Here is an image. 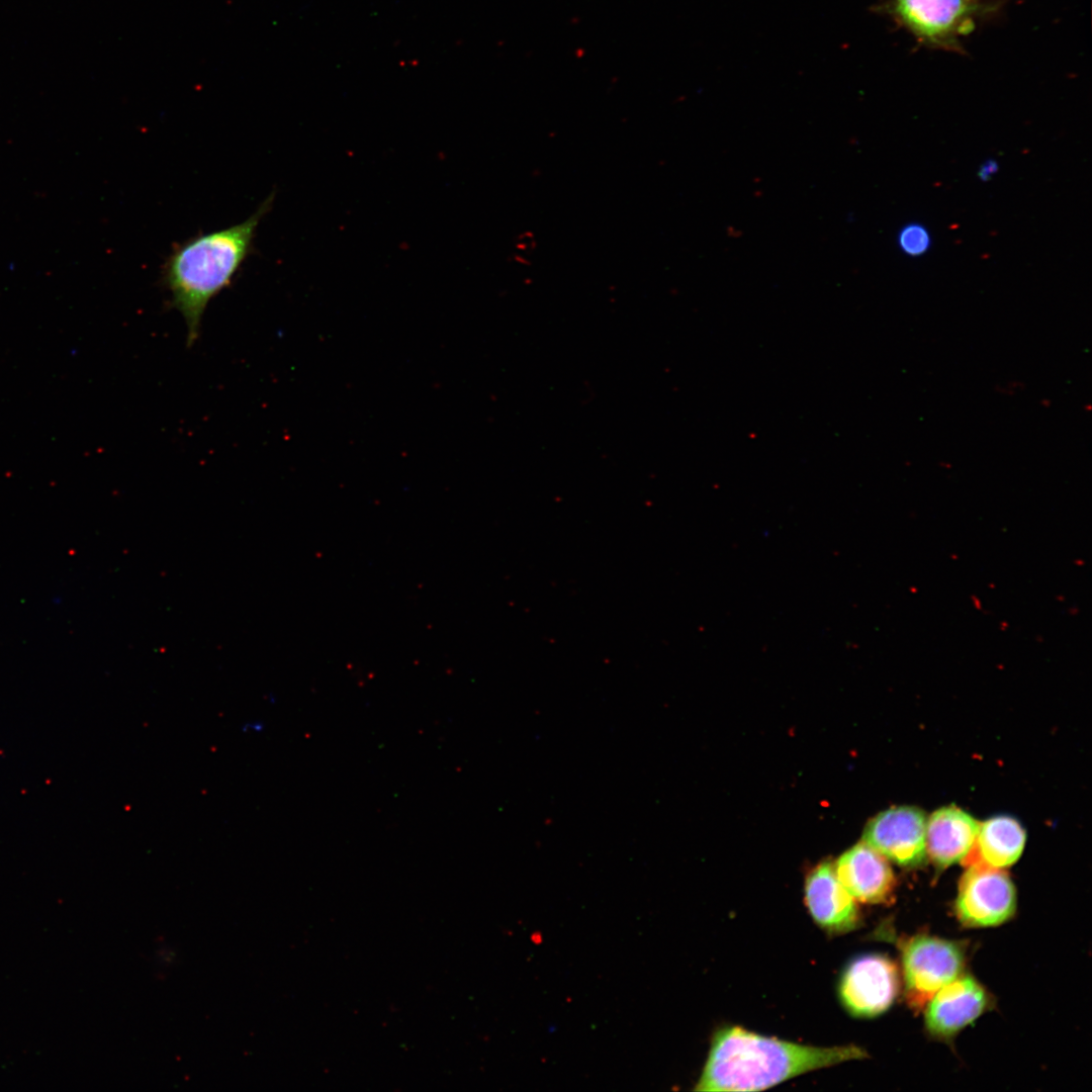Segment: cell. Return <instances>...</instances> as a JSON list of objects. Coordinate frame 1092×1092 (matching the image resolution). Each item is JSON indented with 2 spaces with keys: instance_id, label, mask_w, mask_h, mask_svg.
Here are the masks:
<instances>
[{
  "instance_id": "obj_1",
  "label": "cell",
  "mask_w": 1092,
  "mask_h": 1092,
  "mask_svg": "<svg viewBox=\"0 0 1092 1092\" xmlns=\"http://www.w3.org/2000/svg\"><path fill=\"white\" fill-rule=\"evenodd\" d=\"M866 1056L862 1049L853 1044H800L739 1026H724L713 1034L695 1090H764L804 1073Z\"/></svg>"
},
{
  "instance_id": "obj_2",
  "label": "cell",
  "mask_w": 1092,
  "mask_h": 1092,
  "mask_svg": "<svg viewBox=\"0 0 1092 1092\" xmlns=\"http://www.w3.org/2000/svg\"><path fill=\"white\" fill-rule=\"evenodd\" d=\"M274 194L266 198L246 220L177 244L162 267V283L171 305L183 316L187 343L193 344L204 311L212 298L226 288L252 254L257 228L271 209Z\"/></svg>"
},
{
  "instance_id": "obj_3",
  "label": "cell",
  "mask_w": 1092,
  "mask_h": 1092,
  "mask_svg": "<svg viewBox=\"0 0 1092 1092\" xmlns=\"http://www.w3.org/2000/svg\"><path fill=\"white\" fill-rule=\"evenodd\" d=\"M905 998L915 1011L962 975L965 951L956 941L917 935L901 944Z\"/></svg>"
},
{
  "instance_id": "obj_4",
  "label": "cell",
  "mask_w": 1092,
  "mask_h": 1092,
  "mask_svg": "<svg viewBox=\"0 0 1092 1092\" xmlns=\"http://www.w3.org/2000/svg\"><path fill=\"white\" fill-rule=\"evenodd\" d=\"M980 0H890V14L920 40L954 48L971 32Z\"/></svg>"
},
{
  "instance_id": "obj_5",
  "label": "cell",
  "mask_w": 1092,
  "mask_h": 1092,
  "mask_svg": "<svg viewBox=\"0 0 1092 1092\" xmlns=\"http://www.w3.org/2000/svg\"><path fill=\"white\" fill-rule=\"evenodd\" d=\"M1015 908V887L1002 869L982 862L969 864L960 880L956 900V913L962 924L995 926L1010 919Z\"/></svg>"
},
{
  "instance_id": "obj_6",
  "label": "cell",
  "mask_w": 1092,
  "mask_h": 1092,
  "mask_svg": "<svg viewBox=\"0 0 1092 1092\" xmlns=\"http://www.w3.org/2000/svg\"><path fill=\"white\" fill-rule=\"evenodd\" d=\"M900 989L899 971L886 956L871 953L852 960L843 970L838 996L845 1010L858 1018L887 1011Z\"/></svg>"
},
{
  "instance_id": "obj_7",
  "label": "cell",
  "mask_w": 1092,
  "mask_h": 1092,
  "mask_svg": "<svg viewBox=\"0 0 1092 1092\" xmlns=\"http://www.w3.org/2000/svg\"><path fill=\"white\" fill-rule=\"evenodd\" d=\"M926 815L914 806H895L871 819L863 841L902 867H916L926 857Z\"/></svg>"
},
{
  "instance_id": "obj_8",
  "label": "cell",
  "mask_w": 1092,
  "mask_h": 1092,
  "mask_svg": "<svg viewBox=\"0 0 1092 1092\" xmlns=\"http://www.w3.org/2000/svg\"><path fill=\"white\" fill-rule=\"evenodd\" d=\"M804 902L815 923L828 934H845L860 924L856 900L842 886L828 860L808 873Z\"/></svg>"
},
{
  "instance_id": "obj_9",
  "label": "cell",
  "mask_w": 1092,
  "mask_h": 1092,
  "mask_svg": "<svg viewBox=\"0 0 1092 1092\" xmlns=\"http://www.w3.org/2000/svg\"><path fill=\"white\" fill-rule=\"evenodd\" d=\"M833 867L842 886L856 901L889 904L894 899L897 883L888 858L867 842L844 851Z\"/></svg>"
},
{
  "instance_id": "obj_10",
  "label": "cell",
  "mask_w": 1092,
  "mask_h": 1092,
  "mask_svg": "<svg viewBox=\"0 0 1092 1092\" xmlns=\"http://www.w3.org/2000/svg\"><path fill=\"white\" fill-rule=\"evenodd\" d=\"M987 991L974 978L959 976L939 989L925 1005V1025L931 1035L949 1038L987 1008Z\"/></svg>"
},
{
  "instance_id": "obj_11",
  "label": "cell",
  "mask_w": 1092,
  "mask_h": 1092,
  "mask_svg": "<svg viewBox=\"0 0 1092 1092\" xmlns=\"http://www.w3.org/2000/svg\"><path fill=\"white\" fill-rule=\"evenodd\" d=\"M978 828L979 822L954 805L937 809L926 820V855L941 869L965 860L974 847Z\"/></svg>"
},
{
  "instance_id": "obj_12",
  "label": "cell",
  "mask_w": 1092,
  "mask_h": 1092,
  "mask_svg": "<svg viewBox=\"0 0 1092 1092\" xmlns=\"http://www.w3.org/2000/svg\"><path fill=\"white\" fill-rule=\"evenodd\" d=\"M1026 841L1021 823L1007 815H998L979 823L975 844L967 862H982L1003 869L1012 866L1020 857Z\"/></svg>"
},
{
  "instance_id": "obj_13",
  "label": "cell",
  "mask_w": 1092,
  "mask_h": 1092,
  "mask_svg": "<svg viewBox=\"0 0 1092 1092\" xmlns=\"http://www.w3.org/2000/svg\"><path fill=\"white\" fill-rule=\"evenodd\" d=\"M898 245L908 256H921L930 248V234L928 230L920 223H908L899 232Z\"/></svg>"
},
{
  "instance_id": "obj_14",
  "label": "cell",
  "mask_w": 1092,
  "mask_h": 1092,
  "mask_svg": "<svg viewBox=\"0 0 1092 1092\" xmlns=\"http://www.w3.org/2000/svg\"><path fill=\"white\" fill-rule=\"evenodd\" d=\"M998 170V163L995 160L986 161L979 170V178L983 181L989 180Z\"/></svg>"
}]
</instances>
